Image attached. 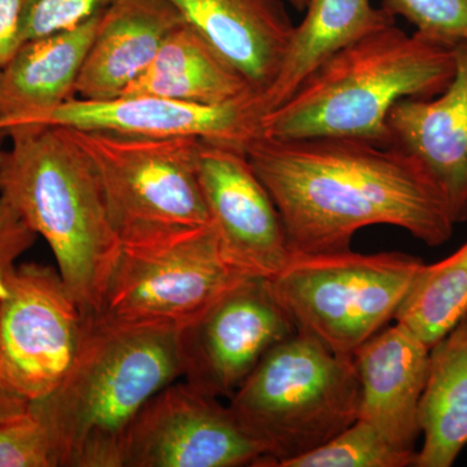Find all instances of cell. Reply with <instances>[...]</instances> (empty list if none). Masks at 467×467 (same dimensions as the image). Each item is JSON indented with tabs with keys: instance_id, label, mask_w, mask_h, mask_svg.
<instances>
[{
	"instance_id": "6da1fadb",
	"label": "cell",
	"mask_w": 467,
	"mask_h": 467,
	"mask_svg": "<svg viewBox=\"0 0 467 467\" xmlns=\"http://www.w3.org/2000/svg\"><path fill=\"white\" fill-rule=\"evenodd\" d=\"M244 150L281 214L292 256L348 251L353 236L374 225L400 227L430 247L453 234L438 187L398 147L256 135Z\"/></svg>"
},
{
	"instance_id": "7a4b0ae2",
	"label": "cell",
	"mask_w": 467,
	"mask_h": 467,
	"mask_svg": "<svg viewBox=\"0 0 467 467\" xmlns=\"http://www.w3.org/2000/svg\"><path fill=\"white\" fill-rule=\"evenodd\" d=\"M7 138L0 198L50 245L85 317L99 315L121 239L98 171L63 126H17Z\"/></svg>"
},
{
	"instance_id": "3957f363",
	"label": "cell",
	"mask_w": 467,
	"mask_h": 467,
	"mask_svg": "<svg viewBox=\"0 0 467 467\" xmlns=\"http://www.w3.org/2000/svg\"><path fill=\"white\" fill-rule=\"evenodd\" d=\"M75 364L57 391L32 401L60 467H122L126 438L146 402L182 377L177 330L86 317Z\"/></svg>"
},
{
	"instance_id": "277c9868",
	"label": "cell",
	"mask_w": 467,
	"mask_h": 467,
	"mask_svg": "<svg viewBox=\"0 0 467 467\" xmlns=\"http://www.w3.org/2000/svg\"><path fill=\"white\" fill-rule=\"evenodd\" d=\"M454 70L453 46L393 24L328 58L287 100L261 117L257 135L349 138L389 146L387 119L395 104L436 97Z\"/></svg>"
},
{
	"instance_id": "5b68a950",
	"label": "cell",
	"mask_w": 467,
	"mask_h": 467,
	"mask_svg": "<svg viewBox=\"0 0 467 467\" xmlns=\"http://www.w3.org/2000/svg\"><path fill=\"white\" fill-rule=\"evenodd\" d=\"M358 407L352 358L301 331L270 349L229 402L259 445V467H282L321 447L358 420Z\"/></svg>"
},
{
	"instance_id": "8992f818",
	"label": "cell",
	"mask_w": 467,
	"mask_h": 467,
	"mask_svg": "<svg viewBox=\"0 0 467 467\" xmlns=\"http://www.w3.org/2000/svg\"><path fill=\"white\" fill-rule=\"evenodd\" d=\"M119 239L99 313L117 324L178 330L248 279L226 259L211 225L150 227Z\"/></svg>"
},
{
	"instance_id": "52a82bcc",
	"label": "cell",
	"mask_w": 467,
	"mask_h": 467,
	"mask_svg": "<svg viewBox=\"0 0 467 467\" xmlns=\"http://www.w3.org/2000/svg\"><path fill=\"white\" fill-rule=\"evenodd\" d=\"M423 264L398 251L295 254L269 282L297 331L352 358L395 318Z\"/></svg>"
},
{
	"instance_id": "ba28073f",
	"label": "cell",
	"mask_w": 467,
	"mask_h": 467,
	"mask_svg": "<svg viewBox=\"0 0 467 467\" xmlns=\"http://www.w3.org/2000/svg\"><path fill=\"white\" fill-rule=\"evenodd\" d=\"M66 129L99 175L119 238L150 227L211 225L199 182L201 138Z\"/></svg>"
},
{
	"instance_id": "9c48e42d",
	"label": "cell",
	"mask_w": 467,
	"mask_h": 467,
	"mask_svg": "<svg viewBox=\"0 0 467 467\" xmlns=\"http://www.w3.org/2000/svg\"><path fill=\"white\" fill-rule=\"evenodd\" d=\"M0 296V382L36 401L57 391L75 364L86 318L55 267L15 265Z\"/></svg>"
},
{
	"instance_id": "30bf717a",
	"label": "cell",
	"mask_w": 467,
	"mask_h": 467,
	"mask_svg": "<svg viewBox=\"0 0 467 467\" xmlns=\"http://www.w3.org/2000/svg\"><path fill=\"white\" fill-rule=\"evenodd\" d=\"M297 328L266 279L248 278L177 330L184 382L232 398L264 356Z\"/></svg>"
},
{
	"instance_id": "8fae6325",
	"label": "cell",
	"mask_w": 467,
	"mask_h": 467,
	"mask_svg": "<svg viewBox=\"0 0 467 467\" xmlns=\"http://www.w3.org/2000/svg\"><path fill=\"white\" fill-rule=\"evenodd\" d=\"M261 457L229 405L187 382L171 383L135 418L122 467L254 466Z\"/></svg>"
},
{
	"instance_id": "7c38bea8",
	"label": "cell",
	"mask_w": 467,
	"mask_h": 467,
	"mask_svg": "<svg viewBox=\"0 0 467 467\" xmlns=\"http://www.w3.org/2000/svg\"><path fill=\"white\" fill-rule=\"evenodd\" d=\"M198 173L211 226L229 263L272 281L292 257L281 214L244 147L201 140Z\"/></svg>"
},
{
	"instance_id": "4fadbf2b",
	"label": "cell",
	"mask_w": 467,
	"mask_h": 467,
	"mask_svg": "<svg viewBox=\"0 0 467 467\" xmlns=\"http://www.w3.org/2000/svg\"><path fill=\"white\" fill-rule=\"evenodd\" d=\"M261 117L256 94L218 106L156 97H75L61 104L45 124L144 137H195L244 147L259 134Z\"/></svg>"
},
{
	"instance_id": "5bb4252c",
	"label": "cell",
	"mask_w": 467,
	"mask_h": 467,
	"mask_svg": "<svg viewBox=\"0 0 467 467\" xmlns=\"http://www.w3.org/2000/svg\"><path fill=\"white\" fill-rule=\"evenodd\" d=\"M456 70L444 91L409 98L389 112V146L410 156L438 187L454 225L467 221V42L453 46Z\"/></svg>"
},
{
	"instance_id": "9a60e30c",
	"label": "cell",
	"mask_w": 467,
	"mask_h": 467,
	"mask_svg": "<svg viewBox=\"0 0 467 467\" xmlns=\"http://www.w3.org/2000/svg\"><path fill=\"white\" fill-rule=\"evenodd\" d=\"M359 383L358 420L376 427L398 450L417 451L418 409L429 373L430 347L396 322L352 356Z\"/></svg>"
},
{
	"instance_id": "2e32d148",
	"label": "cell",
	"mask_w": 467,
	"mask_h": 467,
	"mask_svg": "<svg viewBox=\"0 0 467 467\" xmlns=\"http://www.w3.org/2000/svg\"><path fill=\"white\" fill-rule=\"evenodd\" d=\"M101 15L73 29L20 43L0 67V143L17 126L45 124L61 104L76 97L77 79Z\"/></svg>"
},
{
	"instance_id": "e0dca14e",
	"label": "cell",
	"mask_w": 467,
	"mask_h": 467,
	"mask_svg": "<svg viewBox=\"0 0 467 467\" xmlns=\"http://www.w3.org/2000/svg\"><path fill=\"white\" fill-rule=\"evenodd\" d=\"M183 23L171 0H116L101 15L75 94L86 100L121 97Z\"/></svg>"
},
{
	"instance_id": "ac0fdd59",
	"label": "cell",
	"mask_w": 467,
	"mask_h": 467,
	"mask_svg": "<svg viewBox=\"0 0 467 467\" xmlns=\"http://www.w3.org/2000/svg\"><path fill=\"white\" fill-rule=\"evenodd\" d=\"M192 26L235 67L257 95L269 88L290 41L282 0H171Z\"/></svg>"
},
{
	"instance_id": "d6986e66",
	"label": "cell",
	"mask_w": 467,
	"mask_h": 467,
	"mask_svg": "<svg viewBox=\"0 0 467 467\" xmlns=\"http://www.w3.org/2000/svg\"><path fill=\"white\" fill-rule=\"evenodd\" d=\"M272 84L257 101L263 116L281 106L322 64L350 43L395 24L371 0H308Z\"/></svg>"
},
{
	"instance_id": "ffe728a7",
	"label": "cell",
	"mask_w": 467,
	"mask_h": 467,
	"mask_svg": "<svg viewBox=\"0 0 467 467\" xmlns=\"http://www.w3.org/2000/svg\"><path fill=\"white\" fill-rule=\"evenodd\" d=\"M254 94L244 77L184 21L121 97H156L218 106Z\"/></svg>"
},
{
	"instance_id": "44dd1931",
	"label": "cell",
	"mask_w": 467,
	"mask_h": 467,
	"mask_svg": "<svg viewBox=\"0 0 467 467\" xmlns=\"http://www.w3.org/2000/svg\"><path fill=\"white\" fill-rule=\"evenodd\" d=\"M422 447L416 467H451L467 445V312L430 348L418 409Z\"/></svg>"
},
{
	"instance_id": "7402d4cb",
	"label": "cell",
	"mask_w": 467,
	"mask_h": 467,
	"mask_svg": "<svg viewBox=\"0 0 467 467\" xmlns=\"http://www.w3.org/2000/svg\"><path fill=\"white\" fill-rule=\"evenodd\" d=\"M467 312V242L447 259L418 270L395 321L431 348Z\"/></svg>"
},
{
	"instance_id": "603a6c76",
	"label": "cell",
	"mask_w": 467,
	"mask_h": 467,
	"mask_svg": "<svg viewBox=\"0 0 467 467\" xmlns=\"http://www.w3.org/2000/svg\"><path fill=\"white\" fill-rule=\"evenodd\" d=\"M416 459L417 451L398 450L376 427L356 420L321 447L282 467H409Z\"/></svg>"
},
{
	"instance_id": "cb8c5ba5",
	"label": "cell",
	"mask_w": 467,
	"mask_h": 467,
	"mask_svg": "<svg viewBox=\"0 0 467 467\" xmlns=\"http://www.w3.org/2000/svg\"><path fill=\"white\" fill-rule=\"evenodd\" d=\"M0 467H60L50 429L32 401L0 418Z\"/></svg>"
},
{
	"instance_id": "d4e9b609",
	"label": "cell",
	"mask_w": 467,
	"mask_h": 467,
	"mask_svg": "<svg viewBox=\"0 0 467 467\" xmlns=\"http://www.w3.org/2000/svg\"><path fill=\"white\" fill-rule=\"evenodd\" d=\"M382 8L431 41L448 46L467 42V0H382Z\"/></svg>"
},
{
	"instance_id": "484cf974",
	"label": "cell",
	"mask_w": 467,
	"mask_h": 467,
	"mask_svg": "<svg viewBox=\"0 0 467 467\" xmlns=\"http://www.w3.org/2000/svg\"><path fill=\"white\" fill-rule=\"evenodd\" d=\"M116 0H24L21 43L73 29L109 8Z\"/></svg>"
},
{
	"instance_id": "4316f807",
	"label": "cell",
	"mask_w": 467,
	"mask_h": 467,
	"mask_svg": "<svg viewBox=\"0 0 467 467\" xmlns=\"http://www.w3.org/2000/svg\"><path fill=\"white\" fill-rule=\"evenodd\" d=\"M36 234L16 211L0 198V296L5 294V276L24 252L36 242Z\"/></svg>"
},
{
	"instance_id": "83f0119b",
	"label": "cell",
	"mask_w": 467,
	"mask_h": 467,
	"mask_svg": "<svg viewBox=\"0 0 467 467\" xmlns=\"http://www.w3.org/2000/svg\"><path fill=\"white\" fill-rule=\"evenodd\" d=\"M24 0H0V67L20 46Z\"/></svg>"
},
{
	"instance_id": "f1b7e54d",
	"label": "cell",
	"mask_w": 467,
	"mask_h": 467,
	"mask_svg": "<svg viewBox=\"0 0 467 467\" xmlns=\"http://www.w3.org/2000/svg\"><path fill=\"white\" fill-rule=\"evenodd\" d=\"M27 402L29 401L24 400V399L18 398V396L9 392L8 389L3 386L2 382H0V418L26 407Z\"/></svg>"
},
{
	"instance_id": "f546056e",
	"label": "cell",
	"mask_w": 467,
	"mask_h": 467,
	"mask_svg": "<svg viewBox=\"0 0 467 467\" xmlns=\"http://www.w3.org/2000/svg\"><path fill=\"white\" fill-rule=\"evenodd\" d=\"M287 2L290 3L292 7L296 8L297 11H304L308 0H287Z\"/></svg>"
}]
</instances>
